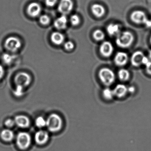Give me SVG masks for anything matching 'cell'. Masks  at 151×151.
<instances>
[{"mask_svg":"<svg viewBox=\"0 0 151 151\" xmlns=\"http://www.w3.org/2000/svg\"><path fill=\"white\" fill-rule=\"evenodd\" d=\"M63 125V121L60 116L53 114L48 116L46 120V126L51 132H57L60 130Z\"/></svg>","mask_w":151,"mask_h":151,"instance_id":"cell-1","label":"cell"},{"mask_svg":"<svg viewBox=\"0 0 151 151\" xmlns=\"http://www.w3.org/2000/svg\"><path fill=\"white\" fill-rule=\"evenodd\" d=\"M134 40L133 35L129 31L120 32L116 36V43L118 46L122 48L129 47Z\"/></svg>","mask_w":151,"mask_h":151,"instance_id":"cell-2","label":"cell"},{"mask_svg":"<svg viewBox=\"0 0 151 151\" xmlns=\"http://www.w3.org/2000/svg\"><path fill=\"white\" fill-rule=\"evenodd\" d=\"M99 77L102 84L106 86L111 85L115 80V75L109 68H102L99 71Z\"/></svg>","mask_w":151,"mask_h":151,"instance_id":"cell-3","label":"cell"},{"mask_svg":"<svg viewBox=\"0 0 151 151\" xmlns=\"http://www.w3.org/2000/svg\"><path fill=\"white\" fill-rule=\"evenodd\" d=\"M131 19L135 23L142 24L147 27L151 26V21L147 19L145 13L140 10H136L132 12L131 15Z\"/></svg>","mask_w":151,"mask_h":151,"instance_id":"cell-4","label":"cell"},{"mask_svg":"<svg viewBox=\"0 0 151 151\" xmlns=\"http://www.w3.org/2000/svg\"><path fill=\"white\" fill-rule=\"evenodd\" d=\"M32 78L29 74L25 72L18 73L15 77L14 82L17 87L24 89L31 83Z\"/></svg>","mask_w":151,"mask_h":151,"instance_id":"cell-5","label":"cell"},{"mask_svg":"<svg viewBox=\"0 0 151 151\" xmlns=\"http://www.w3.org/2000/svg\"><path fill=\"white\" fill-rule=\"evenodd\" d=\"M17 146L22 150H25L29 147L31 143L30 135L26 132H21L17 137Z\"/></svg>","mask_w":151,"mask_h":151,"instance_id":"cell-6","label":"cell"},{"mask_svg":"<svg viewBox=\"0 0 151 151\" xmlns=\"http://www.w3.org/2000/svg\"><path fill=\"white\" fill-rule=\"evenodd\" d=\"M5 46L9 51L15 52L22 46V42L20 39L15 37H11L6 40Z\"/></svg>","mask_w":151,"mask_h":151,"instance_id":"cell-7","label":"cell"},{"mask_svg":"<svg viewBox=\"0 0 151 151\" xmlns=\"http://www.w3.org/2000/svg\"><path fill=\"white\" fill-rule=\"evenodd\" d=\"M73 6L72 0H60L58 5V11L63 15H66L72 11Z\"/></svg>","mask_w":151,"mask_h":151,"instance_id":"cell-8","label":"cell"},{"mask_svg":"<svg viewBox=\"0 0 151 151\" xmlns=\"http://www.w3.org/2000/svg\"><path fill=\"white\" fill-rule=\"evenodd\" d=\"M41 10L42 8L39 4L36 2H32L28 6L27 13L31 17H36L40 15Z\"/></svg>","mask_w":151,"mask_h":151,"instance_id":"cell-9","label":"cell"},{"mask_svg":"<svg viewBox=\"0 0 151 151\" xmlns=\"http://www.w3.org/2000/svg\"><path fill=\"white\" fill-rule=\"evenodd\" d=\"M114 47L112 44L108 41H105L102 43L100 47V52L104 57H108L113 53Z\"/></svg>","mask_w":151,"mask_h":151,"instance_id":"cell-10","label":"cell"},{"mask_svg":"<svg viewBox=\"0 0 151 151\" xmlns=\"http://www.w3.org/2000/svg\"><path fill=\"white\" fill-rule=\"evenodd\" d=\"M49 139V134L45 131L40 130L36 133L35 139L37 144L43 145L47 143Z\"/></svg>","mask_w":151,"mask_h":151,"instance_id":"cell-11","label":"cell"},{"mask_svg":"<svg viewBox=\"0 0 151 151\" xmlns=\"http://www.w3.org/2000/svg\"><path fill=\"white\" fill-rule=\"evenodd\" d=\"M114 95L118 98L124 97L128 93V87L122 84H117L113 90Z\"/></svg>","mask_w":151,"mask_h":151,"instance_id":"cell-12","label":"cell"},{"mask_svg":"<svg viewBox=\"0 0 151 151\" xmlns=\"http://www.w3.org/2000/svg\"><path fill=\"white\" fill-rule=\"evenodd\" d=\"M128 56L127 54L123 52H119L114 57V62L118 66H124L127 63Z\"/></svg>","mask_w":151,"mask_h":151,"instance_id":"cell-13","label":"cell"},{"mask_svg":"<svg viewBox=\"0 0 151 151\" xmlns=\"http://www.w3.org/2000/svg\"><path fill=\"white\" fill-rule=\"evenodd\" d=\"M15 124L22 128H26L29 126L30 122L27 116L24 115L17 116L15 118Z\"/></svg>","mask_w":151,"mask_h":151,"instance_id":"cell-14","label":"cell"},{"mask_svg":"<svg viewBox=\"0 0 151 151\" xmlns=\"http://www.w3.org/2000/svg\"><path fill=\"white\" fill-rule=\"evenodd\" d=\"M145 57L144 54L140 51H137L132 54L131 57L132 64L135 67H139L142 64L143 58Z\"/></svg>","mask_w":151,"mask_h":151,"instance_id":"cell-15","label":"cell"},{"mask_svg":"<svg viewBox=\"0 0 151 151\" xmlns=\"http://www.w3.org/2000/svg\"><path fill=\"white\" fill-rule=\"evenodd\" d=\"M68 19L66 15H62L55 21L54 25L56 29L59 30L64 29L67 26Z\"/></svg>","mask_w":151,"mask_h":151,"instance_id":"cell-16","label":"cell"},{"mask_svg":"<svg viewBox=\"0 0 151 151\" xmlns=\"http://www.w3.org/2000/svg\"><path fill=\"white\" fill-rule=\"evenodd\" d=\"M91 10L93 14L98 17H101L105 13V9L104 7L99 4H95L93 5Z\"/></svg>","mask_w":151,"mask_h":151,"instance_id":"cell-17","label":"cell"},{"mask_svg":"<svg viewBox=\"0 0 151 151\" xmlns=\"http://www.w3.org/2000/svg\"><path fill=\"white\" fill-rule=\"evenodd\" d=\"M52 42L56 45H61L64 40V37L63 34L58 32H55L51 35Z\"/></svg>","mask_w":151,"mask_h":151,"instance_id":"cell-18","label":"cell"},{"mask_svg":"<svg viewBox=\"0 0 151 151\" xmlns=\"http://www.w3.org/2000/svg\"><path fill=\"white\" fill-rule=\"evenodd\" d=\"M1 137L4 141L9 142L14 139V132L11 130L5 129L1 131Z\"/></svg>","mask_w":151,"mask_h":151,"instance_id":"cell-19","label":"cell"},{"mask_svg":"<svg viewBox=\"0 0 151 151\" xmlns=\"http://www.w3.org/2000/svg\"><path fill=\"white\" fill-rule=\"evenodd\" d=\"M107 31L110 36H117L120 32V28L117 24H109L107 27Z\"/></svg>","mask_w":151,"mask_h":151,"instance_id":"cell-20","label":"cell"},{"mask_svg":"<svg viewBox=\"0 0 151 151\" xmlns=\"http://www.w3.org/2000/svg\"><path fill=\"white\" fill-rule=\"evenodd\" d=\"M130 73L127 70L122 69L118 72V76L119 79L121 81H125L129 80L130 78Z\"/></svg>","mask_w":151,"mask_h":151,"instance_id":"cell-21","label":"cell"},{"mask_svg":"<svg viewBox=\"0 0 151 151\" xmlns=\"http://www.w3.org/2000/svg\"><path fill=\"white\" fill-rule=\"evenodd\" d=\"M102 95L106 99L110 100L113 99L114 95L113 90H111L109 88H106L102 91Z\"/></svg>","mask_w":151,"mask_h":151,"instance_id":"cell-22","label":"cell"},{"mask_svg":"<svg viewBox=\"0 0 151 151\" xmlns=\"http://www.w3.org/2000/svg\"><path fill=\"white\" fill-rule=\"evenodd\" d=\"M16 56L8 53H4L2 56V60L6 64H10L15 59Z\"/></svg>","mask_w":151,"mask_h":151,"instance_id":"cell-23","label":"cell"},{"mask_svg":"<svg viewBox=\"0 0 151 151\" xmlns=\"http://www.w3.org/2000/svg\"><path fill=\"white\" fill-rule=\"evenodd\" d=\"M93 37L95 40L101 41L103 40L105 37V34L101 31L96 30L93 33Z\"/></svg>","mask_w":151,"mask_h":151,"instance_id":"cell-24","label":"cell"},{"mask_svg":"<svg viewBox=\"0 0 151 151\" xmlns=\"http://www.w3.org/2000/svg\"><path fill=\"white\" fill-rule=\"evenodd\" d=\"M35 123L36 125L39 128H43L46 126V120L42 116L38 117L36 119Z\"/></svg>","mask_w":151,"mask_h":151,"instance_id":"cell-25","label":"cell"},{"mask_svg":"<svg viewBox=\"0 0 151 151\" xmlns=\"http://www.w3.org/2000/svg\"><path fill=\"white\" fill-rule=\"evenodd\" d=\"M40 22L43 25H47L50 23V17L47 15H42L40 17Z\"/></svg>","mask_w":151,"mask_h":151,"instance_id":"cell-26","label":"cell"},{"mask_svg":"<svg viewBox=\"0 0 151 151\" xmlns=\"http://www.w3.org/2000/svg\"><path fill=\"white\" fill-rule=\"evenodd\" d=\"M70 21L72 25L76 26L78 25L80 23V18L77 15H73L70 17Z\"/></svg>","mask_w":151,"mask_h":151,"instance_id":"cell-27","label":"cell"},{"mask_svg":"<svg viewBox=\"0 0 151 151\" xmlns=\"http://www.w3.org/2000/svg\"><path fill=\"white\" fill-rule=\"evenodd\" d=\"M64 47L67 50H71L74 48V45L71 41H68L64 44Z\"/></svg>","mask_w":151,"mask_h":151,"instance_id":"cell-28","label":"cell"},{"mask_svg":"<svg viewBox=\"0 0 151 151\" xmlns=\"http://www.w3.org/2000/svg\"><path fill=\"white\" fill-rule=\"evenodd\" d=\"M15 124V122L14 120H12V119H8L5 122V125L8 128H11Z\"/></svg>","mask_w":151,"mask_h":151,"instance_id":"cell-29","label":"cell"},{"mask_svg":"<svg viewBox=\"0 0 151 151\" xmlns=\"http://www.w3.org/2000/svg\"><path fill=\"white\" fill-rule=\"evenodd\" d=\"M57 0H45V4L48 7H52L56 4Z\"/></svg>","mask_w":151,"mask_h":151,"instance_id":"cell-30","label":"cell"},{"mask_svg":"<svg viewBox=\"0 0 151 151\" xmlns=\"http://www.w3.org/2000/svg\"><path fill=\"white\" fill-rule=\"evenodd\" d=\"M146 71L148 75L151 76V61H150L147 64H146Z\"/></svg>","mask_w":151,"mask_h":151,"instance_id":"cell-31","label":"cell"},{"mask_svg":"<svg viewBox=\"0 0 151 151\" xmlns=\"http://www.w3.org/2000/svg\"><path fill=\"white\" fill-rule=\"evenodd\" d=\"M4 73H5V71H4V68L1 65H0V80L4 76Z\"/></svg>","mask_w":151,"mask_h":151,"instance_id":"cell-32","label":"cell"},{"mask_svg":"<svg viewBox=\"0 0 151 151\" xmlns=\"http://www.w3.org/2000/svg\"><path fill=\"white\" fill-rule=\"evenodd\" d=\"M135 92V88L134 86H130L128 87V92L130 93H134Z\"/></svg>","mask_w":151,"mask_h":151,"instance_id":"cell-33","label":"cell"},{"mask_svg":"<svg viewBox=\"0 0 151 151\" xmlns=\"http://www.w3.org/2000/svg\"><path fill=\"white\" fill-rule=\"evenodd\" d=\"M149 58L151 59V51L149 53Z\"/></svg>","mask_w":151,"mask_h":151,"instance_id":"cell-34","label":"cell"},{"mask_svg":"<svg viewBox=\"0 0 151 151\" xmlns=\"http://www.w3.org/2000/svg\"><path fill=\"white\" fill-rule=\"evenodd\" d=\"M150 42H151V37H150Z\"/></svg>","mask_w":151,"mask_h":151,"instance_id":"cell-35","label":"cell"}]
</instances>
